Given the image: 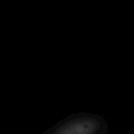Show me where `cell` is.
Returning a JSON list of instances; mask_svg holds the SVG:
<instances>
[{
	"label": "cell",
	"mask_w": 134,
	"mask_h": 134,
	"mask_svg": "<svg viewBox=\"0 0 134 134\" xmlns=\"http://www.w3.org/2000/svg\"><path fill=\"white\" fill-rule=\"evenodd\" d=\"M97 122L90 118H79L68 121L55 131L54 134H95Z\"/></svg>",
	"instance_id": "1"
}]
</instances>
